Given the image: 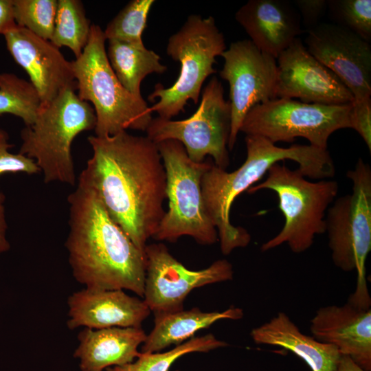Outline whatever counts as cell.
Returning a JSON list of instances; mask_svg holds the SVG:
<instances>
[{
  "label": "cell",
  "mask_w": 371,
  "mask_h": 371,
  "mask_svg": "<svg viewBox=\"0 0 371 371\" xmlns=\"http://www.w3.org/2000/svg\"><path fill=\"white\" fill-rule=\"evenodd\" d=\"M247 157L244 163L233 172L216 166L213 161L201 181L204 206L215 226L223 254L247 247L251 236L243 227L231 223L230 211L235 199L248 190L275 164L292 160L298 169L310 179H330L335 175V167L327 149L311 145L294 144L279 147L268 139L255 135H245Z\"/></svg>",
  "instance_id": "3"
},
{
  "label": "cell",
  "mask_w": 371,
  "mask_h": 371,
  "mask_svg": "<svg viewBox=\"0 0 371 371\" xmlns=\"http://www.w3.org/2000/svg\"><path fill=\"white\" fill-rule=\"evenodd\" d=\"M337 371H366L355 363L348 356L341 355Z\"/></svg>",
  "instance_id": "35"
},
{
  "label": "cell",
  "mask_w": 371,
  "mask_h": 371,
  "mask_svg": "<svg viewBox=\"0 0 371 371\" xmlns=\"http://www.w3.org/2000/svg\"><path fill=\"white\" fill-rule=\"evenodd\" d=\"M154 3V0L129 1L106 25L104 31L106 39L144 45L142 34Z\"/></svg>",
  "instance_id": "27"
},
{
  "label": "cell",
  "mask_w": 371,
  "mask_h": 371,
  "mask_svg": "<svg viewBox=\"0 0 371 371\" xmlns=\"http://www.w3.org/2000/svg\"><path fill=\"white\" fill-rule=\"evenodd\" d=\"M352 128L356 131L371 151V98L353 101L351 109Z\"/></svg>",
  "instance_id": "31"
},
{
  "label": "cell",
  "mask_w": 371,
  "mask_h": 371,
  "mask_svg": "<svg viewBox=\"0 0 371 371\" xmlns=\"http://www.w3.org/2000/svg\"><path fill=\"white\" fill-rule=\"evenodd\" d=\"M293 3L297 7L301 21L308 30L320 23L319 21L328 8L326 0H295Z\"/></svg>",
  "instance_id": "32"
},
{
  "label": "cell",
  "mask_w": 371,
  "mask_h": 371,
  "mask_svg": "<svg viewBox=\"0 0 371 371\" xmlns=\"http://www.w3.org/2000/svg\"><path fill=\"white\" fill-rule=\"evenodd\" d=\"M106 55L110 65L122 86L130 93L142 97L140 85L148 75L164 73L167 67L161 57L145 45L109 40Z\"/></svg>",
  "instance_id": "23"
},
{
  "label": "cell",
  "mask_w": 371,
  "mask_h": 371,
  "mask_svg": "<svg viewBox=\"0 0 371 371\" xmlns=\"http://www.w3.org/2000/svg\"><path fill=\"white\" fill-rule=\"evenodd\" d=\"M311 332L317 341L335 346L366 371H371V309L349 303L317 310L311 320Z\"/></svg>",
  "instance_id": "18"
},
{
  "label": "cell",
  "mask_w": 371,
  "mask_h": 371,
  "mask_svg": "<svg viewBox=\"0 0 371 371\" xmlns=\"http://www.w3.org/2000/svg\"><path fill=\"white\" fill-rule=\"evenodd\" d=\"M156 144L166 171L168 205L153 238L175 242L188 236L201 245L215 243L218 240L217 230L205 210L201 187V178L212 159L192 161L177 140Z\"/></svg>",
  "instance_id": "9"
},
{
  "label": "cell",
  "mask_w": 371,
  "mask_h": 371,
  "mask_svg": "<svg viewBox=\"0 0 371 371\" xmlns=\"http://www.w3.org/2000/svg\"><path fill=\"white\" fill-rule=\"evenodd\" d=\"M13 0H0V34L3 36L17 27Z\"/></svg>",
  "instance_id": "33"
},
{
  "label": "cell",
  "mask_w": 371,
  "mask_h": 371,
  "mask_svg": "<svg viewBox=\"0 0 371 371\" xmlns=\"http://www.w3.org/2000/svg\"><path fill=\"white\" fill-rule=\"evenodd\" d=\"M4 38L9 53L27 74L41 104L50 102L65 89H76L71 61L49 41L20 26Z\"/></svg>",
  "instance_id": "16"
},
{
  "label": "cell",
  "mask_w": 371,
  "mask_h": 371,
  "mask_svg": "<svg viewBox=\"0 0 371 371\" xmlns=\"http://www.w3.org/2000/svg\"><path fill=\"white\" fill-rule=\"evenodd\" d=\"M67 201L69 232L65 247L76 280L87 289L129 290L143 297L144 252L113 221L97 193L81 177Z\"/></svg>",
  "instance_id": "2"
},
{
  "label": "cell",
  "mask_w": 371,
  "mask_h": 371,
  "mask_svg": "<svg viewBox=\"0 0 371 371\" xmlns=\"http://www.w3.org/2000/svg\"><path fill=\"white\" fill-rule=\"evenodd\" d=\"M235 19L249 40L276 59L302 33L300 14L287 1L249 0Z\"/></svg>",
  "instance_id": "19"
},
{
  "label": "cell",
  "mask_w": 371,
  "mask_h": 371,
  "mask_svg": "<svg viewBox=\"0 0 371 371\" xmlns=\"http://www.w3.org/2000/svg\"><path fill=\"white\" fill-rule=\"evenodd\" d=\"M104 31L91 24L81 55L71 61L78 97L93 104L96 117L95 135H114L127 129L146 131L153 117L142 97L127 91L109 62Z\"/></svg>",
  "instance_id": "4"
},
{
  "label": "cell",
  "mask_w": 371,
  "mask_h": 371,
  "mask_svg": "<svg viewBox=\"0 0 371 371\" xmlns=\"http://www.w3.org/2000/svg\"><path fill=\"white\" fill-rule=\"evenodd\" d=\"M352 192L335 200L326 214V232L334 265L344 271L357 273L355 291L348 303L370 308L371 298L366 278V261L371 250V168L359 158L346 173Z\"/></svg>",
  "instance_id": "6"
},
{
  "label": "cell",
  "mask_w": 371,
  "mask_h": 371,
  "mask_svg": "<svg viewBox=\"0 0 371 371\" xmlns=\"http://www.w3.org/2000/svg\"><path fill=\"white\" fill-rule=\"evenodd\" d=\"M3 203H0V254L8 251L10 245L6 238V230L8 228L5 221V208Z\"/></svg>",
  "instance_id": "34"
},
{
  "label": "cell",
  "mask_w": 371,
  "mask_h": 371,
  "mask_svg": "<svg viewBox=\"0 0 371 371\" xmlns=\"http://www.w3.org/2000/svg\"><path fill=\"white\" fill-rule=\"evenodd\" d=\"M67 327L91 329L111 327H142L150 310L144 299L131 297L124 290L85 288L67 300Z\"/></svg>",
  "instance_id": "17"
},
{
  "label": "cell",
  "mask_w": 371,
  "mask_h": 371,
  "mask_svg": "<svg viewBox=\"0 0 371 371\" xmlns=\"http://www.w3.org/2000/svg\"><path fill=\"white\" fill-rule=\"evenodd\" d=\"M250 335L257 344L279 346L292 352L301 358L311 371L337 370L341 356L338 349L301 333L283 312H279L269 322L253 328Z\"/></svg>",
  "instance_id": "21"
},
{
  "label": "cell",
  "mask_w": 371,
  "mask_h": 371,
  "mask_svg": "<svg viewBox=\"0 0 371 371\" xmlns=\"http://www.w3.org/2000/svg\"><path fill=\"white\" fill-rule=\"evenodd\" d=\"M146 278L143 299L154 314L179 311L194 289L231 280L232 265L220 259L208 267L193 271L178 261L163 243L147 245L144 249Z\"/></svg>",
  "instance_id": "13"
},
{
  "label": "cell",
  "mask_w": 371,
  "mask_h": 371,
  "mask_svg": "<svg viewBox=\"0 0 371 371\" xmlns=\"http://www.w3.org/2000/svg\"><path fill=\"white\" fill-rule=\"evenodd\" d=\"M262 182L248 189L249 193L270 190L276 193L284 223L280 232L263 243L265 252L286 243L295 254L308 250L315 236L326 232V214L338 193L335 180L312 181L297 168L285 164L273 165Z\"/></svg>",
  "instance_id": "7"
},
{
  "label": "cell",
  "mask_w": 371,
  "mask_h": 371,
  "mask_svg": "<svg viewBox=\"0 0 371 371\" xmlns=\"http://www.w3.org/2000/svg\"><path fill=\"white\" fill-rule=\"evenodd\" d=\"M225 37L212 16L190 14L181 27L168 39L166 53L180 63L179 76L168 87L156 84L148 100L157 102L150 107L158 117L172 119L184 111L188 101L198 103L206 78L216 72V57L226 49Z\"/></svg>",
  "instance_id": "8"
},
{
  "label": "cell",
  "mask_w": 371,
  "mask_h": 371,
  "mask_svg": "<svg viewBox=\"0 0 371 371\" xmlns=\"http://www.w3.org/2000/svg\"><path fill=\"white\" fill-rule=\"evenodd\" d=\"M327 3V9L335 21L334 23L370 43V0H330Z\"/></svg>",
  "instance_id": "29"
},
{
  "label": "cell",
  "mask_w": 371,
  "mask_h": 371,
  "mask_svg": "<svg viewBox=\"0 0 371 371\" xmlns=\"http://www.w3.org/2000/svg\"><path fill=\"white\" fill-rule=\"evenodd\" d=\"M352 103L327 105L277 98L251 109L240 132L264 137L274 144L292 142L300 137L313 146L327 149L333 133L352 128Z\"/></svg>",
  "instance_id": "10"
},
{
  "label": "cell",
  "mask_w": 371,
  "mask_h": 371,
  "mask_svg": "<svg viewBox=\"0 0 371 371\" xmlns=\"http://www.w3.org/2000/svg\"><path fill=\"white\" fill-rule=\"evenodd\" d=\"M220 76L229 84L231 126L227 147L236 142L247 113L254 106L276 98L277 60L260 50L249 39L233 42L221 56Z\"/></svg>",
  "instance_id": "12"
},
{
  "label": "cell",
  "mask_w": 371,
  "mask_h": 371,
  "mask_svg": "<svg viewBox=\"0 0 371 371\" xmlns=\"http://www.w3.org/2000/svg\"><path fill=\"white\" fill-rule=\"evenodd\" d=\"M308 51L330 69L354 96H371V46L358 35L334 23H320L308 30Z\"/></svg>",
  "instance_id": "14"
},
{
  "label": "cell",
  "mask_w": 371,
  "mask_h": 371,
  "mask_svg": "<svg viewBox=\"0 0 371 371\" xmlns=\"http://www.w3.org/2000/svg\"><path fill=\"white\" fill-rule=\"evenodd\" d=\"M9 135L0 128V175L7 172H25L34 175L40 172L35 161L21 153L14 154L9 149L14 146L10 144ZM5 196L0 192V203H3Z\"/></svg>",
  "instance_id": "30"
},
{
  "label": "cell",
  "mask_w": 371,
  "mask_h": 371,
  "mask_svg": "<svg viewBox=\"0 0 371 371\" xmlns=\"http://www.w3.org/2000/svg\"><path fill=\"white\" fill-rule=\"evenodd\" d=\"M87 140L93 155L79 177L144 252L166 212V175L157 144L127 131L106 137L91 135Z\"/></svg>",
  "instance_id": "1"
},
{
  "label": "cell",
  "mask_w": 371,
  "mask_h": 371,
  "mask_svg": "<svg viewBox=\"0 0 371 371\" xmlns=\"http://www.w3.org/2000/svg\"><path fill=\"white\" fill-rule=\"evenodd\" d=\"M146 336L142 327L85 328L78 335L74 357L79 359L81 371L124 366L139 356L138 347Z\"/></svg>",
  "instance_id": "20"
},
{
  "label": "cell",
  "mask_w": 371,
  "mask_h": 371,
  "mask_svg": "<svg viewBox=\"0 0 371 371\" xmlns=\"http://www.w3.org/2000/svg\"><path fill=\"white\" fill-rule=\"evenodd\" d=\"M228 346L214 335L194 337L167 352L139 353L137 359L121 366H112L106 371H168L172 364L182 356L192 352H207Z\"/></svg>",
  "instance_id": "25"
},
{
  "label": "cell",
  "mask_w": 371,
  "mask_h": 371,
  "mask_svg": "<svg viewBox=\"0 0 371 371\" xmlns=\"http://www.w3.org/2000/svg\"><path fill=\"white\" fill-rule=\"evenodd\" d=\"M68 87L41 104L34 122L21 131L19 153L33 159L44 182L76 184L71 144L84 131L94 130L96 117L91 104Z\"/></svg>",
  "instance_id": "5"
},
{
  "label": "cell",
  "mask_w": 371,
  "mask_h": 371,
  "mask_svg": "<svg viewBox=\"0 0 371 371\" xmlns=\"http://www.w3.org/2000/svg\"><path fill=\"white\" fill-rule=\"evenodd\" d=\"M276 60V98H295L305 103L327 105L354 101L344 82L308 51L300 38H296Z\"/></svg>",
  "instance_id": "15"
},
{
  "label": "cell",
  "mask_w": 371,
  "mask_h": 371,
  "mask_svg": "<svg viewBox=\"0 0 371 371\" xmlns=\"http://www.w3.org/2000/svg\"><path fill=\"white\" fill-rule=\"evenodd\" d=\"M231 109L224 98L221 82L214 76L204 87L197 110L185 120L153 118L146 137L155 144L172 139L181 142L188 157L196 163L206 156L225 169L229 164L228 140Z\"/></svg>",
  "instance_id": "11"
},
{
  "label": "cell",
  "mask_w": 371,
  "mask_h": 371,
  "mask_svg": "<svg viewBox=\"0 0 371 371\" xmlns=\"http://www.w3.org/2000/svg\"><path fill=\"white\" fill-rule=\"evenodd\" d=\"M91 25L80 1L58 0L54 31L49 41L58 48H69L77 58L88 42Z\"/></svg>",
  "instance_id": "24"
},
{
  "label": "cell",
  "mask_w": 371,
  "mask_h": 371,
  "mask_svg": "<svg viewBox=\"0 0 371 371\" xmlns=\"http://www.w3.org/2000/svg\"><path fill=\"white\" fill-rule=\"evenodd\" d=\"M38 93L32 84L14 74L0 73V116L10 114L31 125L41 106Z\"/></svg>",
  "instance_id": "26"
},
{
  "label": "cell",
  "mask_w": 371,
  "mask_h": 371,
  "mask_svg": "<svg viewBox=\"0 0 371 371\" xmlns=\"http://www.w3.org/2000/svg\"><path fill=\"white\" fill-rule=\"evenodd\" d=\"M13 5L18 26L50 41L57 11V0H13Z\"/></svg>",
  "instance_id": "28"
},
{
  "label": "cell",
  "mask_w": 371,
  "mask_h": 371,
  "mask_svg": "<svg viewBox=\"0 0 371 371\" xmlns=\"http://www.w3.org/2000/svg\"><path fill=\"white\" fill-rule=\"evenodd\" d=\"M242 308L231 306L222 312H203L194 307L188 311L155 314V325L143 343L141 352H160L194 337L199 330L207 328L221 319H240Z\"/></svg>",
  "instance_id": "22"
}]
</instances>
